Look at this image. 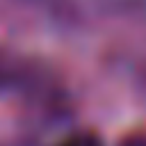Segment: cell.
<instances>
[{
  "label": "cell",
  "instance_id": "obj_1",
  "mask_svg": "<svg viewBox=\"0 0 146 146\" xmlns=\"http://www.w3.org/2000/svg\"><path fill=\"white\" fill-rule=\"evenodd\" d=\"M36 78H39V68L34 62L21 57L18 52L0 48V96L25 89L32 82H36Z\"/></svg>",
  "mask_w": 146,
  "mask_h": 146
},
{
  "label": "cell",
  "instance_id": "obj_2",
  "mask_svg": "<svg viewBox=\"0 0 146 146\" xmlns=\"http://www.w3.org/2000/svg\"><path fill=\"white\" fill-rule=\"evenodd\" d=\"M55 146H105V144L94 132H75V135H68L66 139H62Z\"/></svg>",
  "mask_w": 146,
  "mask_h": 146
},
{
  "label": "cell",
  "instance_id": "obj_3",
  "mask_svg": "<svg viewBox=\"0 0 146 146\" xmlns=\"http://www.w3.org/2000/svg\"><path fill=\"white\" fill-rule=\"evenodd\" d=\"M23 2H30V5H36V7H48L50 11H57L59 16H66L68 14L64 0H23Z\"/></svg>",
  "mask_w": 146,
  "mask_h": 146
},
{
  "label": "cell",
  "instance_id": "obj_4",
  "mask_svg": "<svg viewBox=\"0 0 146 146\" xmlns=\"http://www.w3.org/2000/svg\"><path fill=\"white\" fill-rule=\"evenodd\" d=\"M116 146H146V132H141V130L128 132L116 141Z\"/></svg>",
  "mask_w": 146,
  "mask_h": 146
}]
</instances>
